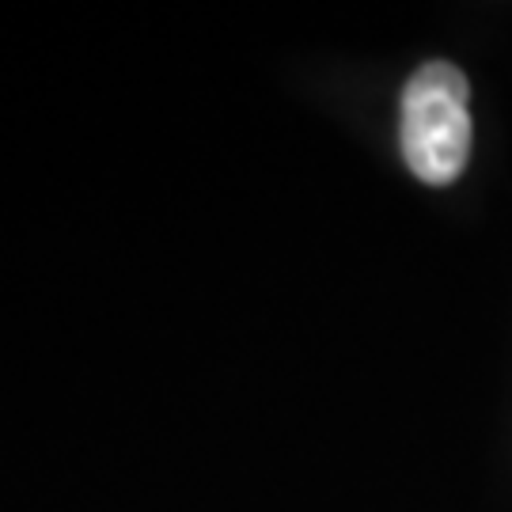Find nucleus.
<instances>
[{
  "label": "nucleus",
  "mask_w": 512,
  "mask_h": 512,
  "mask_svg": "<svg viewBox=\"0 0 512 512\" xmlns=\"http://www.w3.org/2000/svg\"><path fill=\"white\" fill-rule=\"evenodd\" d=\"M471 88L448 61H429L410 76L403 92L406 167L429 186L459 179L471 156Z\"/></svg>",
  "instance_id": "1"
}]
</instances>
